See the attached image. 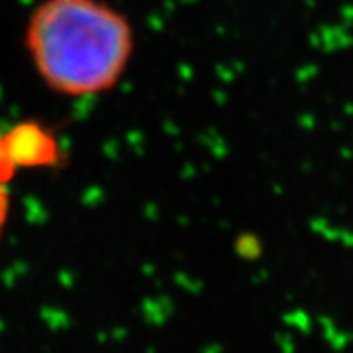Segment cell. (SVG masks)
I'll return each mask as SVG.
<instances>
[{"label":"cell","mask_w":353,"mask_h":353,"mask_svg":"<svg viewBox=\"0 0 353 353\" xmlns=\"http://www.w3.org/2000/svg\"><path fill=\"white\" fill-rule=\"evenodd\" d=\"M18 169V163L14 159L10 150L8 134H0V232L6 224L8 208H10V181Z\"/></svg>","instance_id":"obj_3"},{"label":"cell","mask_w":353,"mask_h":353,"mask_svg":"<svg viewBox=\"0 0 353 353\" xmlns=\"http://www.w3.org/2000/svg\"><path fill=\"white\" fill-rule=\"evenodd\" d=\"M10 150L18 167L48 165L55 161V141L39 126H18L8 132Z\"/></svg>","instance_id":"obj_2"},{"label":"cell","mask_w":353,"mask_h":353,"mask_svg":"<svg viewBox=\"0 0 353 353\" xmlns=\"http://www.w3.org/2000/svg\"><path fill=\"white\" fill-rule=\"evenodd\" d=\"M238 253L245 259H257L261 255V241L252 234H245L238 241Z\"/></svg>","instance_id":"obj_4"},{"label":"cell","mask_w":353,"mask_h":353,"mask_svg":"<svg viewBox=\"0 0 353 353\" xmlns=\"http://www.w3.org/2000/svg\"><path fill=\"white\" fill-rule=\"evenodd\" d=\"M24 46L46 87L83 99L120 83L134 53V30L104 0H41L26 22Z\"/></svg>","instance_id":"obj_1"}]
</instances>
